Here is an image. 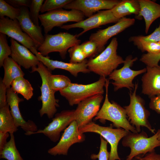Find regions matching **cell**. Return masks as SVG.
Returning a JSON list of instances; mask_svg holds the SVG:
<instances>
[{"label": "cell", "mask_w": 160, "mask_h": 160, "mask_svg": "<svg viewBox=\"0 0 160 160\" xmlns=\"http://www.w3.org/2000/svg\"><path fill=\"white\" fill-rule=\"evenodd\" d=\"M120 19L114 16L111 10H101L86 19L72 24L63 25L60 28L66 30L75 28L82 29L83 31L77 34L78 38L89 30L108 24L116 23Z\"/></svg>", "instance_id": "cell-13"}, {"label": "cell", "mask_w": 160, "mask_h": 160, "mask_svg": "<svg viewBox=\"0 0 160 160\" xmlns=\"http://www.w3.org/2000/svg\"><path fill=\"white\" fill-rule=\"evenodd\" d=\"M20 9V12L17 19L23 31L34 41L38 48L44 40L41 28L40 26L36 25L31 20L28 7H23Z\"/></svg>", "instance_id": "cell-22"}, {"label": "cell", "mask_w": 160, "mask_h": 160, "mask_svg": "<svg viewBox=\"0 0 160 160\" xmlns=\"http://www.w3.org/2000/svg\"><path fill=\"white\" fill-rule=\"evenodd\" d=\"M11 49L7 42L6 35L0 33V67L2 66L4 60L10 56Z\"/></svg>", "instance_id": "cell-34"}, {"label": "cell", "mask_w": 160, "mask_h": 160, "mask_svg": "<svg viewBox=\"0 0 160 160\" xmlns=\"http://www.w3.org/2000/svg\"><path fill=\"white\" fill-rule=\"evenodd\" d=\"M43 43L37 48L39 53L44 57H48L50 53L59 52L62 59H65L68 49L74 46L80 44L81 41L77 34L60 32L55 34H45Z\"/></svg>", "instance_id": "cell-7"}, {"label": "cell", "mask_w": 160, "mask_h": 160, "mask_svg": "<svg viewBox=\"0 0 160 160\" xmlns=\"http://www.w3.org/2000/svg\"><path fill=\"white\" fill-rule=\"evenodd\" d=\"M140 61L145 64L146 66L153 67L159 65L160 61V52L157 54L147 53L143 55Z\"/></svg>", "instance_id": "cell-38"}, {"label": "cell", "mask_w": 160, "mask_h": 160, "mask_svg": "<svg viewBox=\"0 0 160 160\" xmlns=\"http://www.w3.org/2000/svg\"><path fill=\"white\" fill-rule=\"evenodd\" d=\"M80 45L87 58L93 57L98 53L97 45L92 41L89 40Z\"/></svg>", "instance_id": "cell-37"}, {"label": "cell", "mask_w": 160, "mask_h": 160, "mask_svg": "<svg viewBox=\"0 0 160 160\" xmlns=\"http://www.w3.org/2000/svg\"><path fill=\"white\" fill-rule=\"evenodd\" d=\"M149 107L151 109L160 114V95L151 98Z\"/></svg>", "instance_id": "cell-43"}, {"label": "cell", "mask_w": 160, "mask_h": 160, "mask_svg": "<svg viewBox=\"0 0 160 160\" xmlns=\"http://www.w3.org/2000/svg\"><path fill=\"white\" fill-rule=\"evenodd\" d=\"M109 83V79H106L105 85L106 93L104 102L101 108L95 117L94 120H99L103 122L108 120L112 122L117 128H122L132 132H138L127 119L124 108L114 101L111 102L109 101L108 97Z\"/></svg>", "instance_id": "cell-2"}, {"label": "cell", "mask_w": 160, "mask_h": 160, "mask_svg": "<svg viewBox=\"0 0 160 160\" xmlns=\"http://www.w3.org/2000/svg\"><path fill=\"white\" fill-rule=\"evenodd\" d=\"M85 17L83 14L78 10H66L60 9L40 15L39 19L44 33L47 34L55 27H60L69 22L77 23L84 20Z\"/></svg>", "instance_id": "cell-9"}, {"label": "cell", "mask_w": 160, "mask_h": 160, "mask_svg": "<svg viewBox=\"0 0 160 160\" xmlns=\"http://www.w3.org/2000/svg\"><path fill=\"white\" fill-rule=\"evenodd\" d=\"M20 98L10 87L7 89V102L10 108V111L16 126L20 127L25 133L35 132L38 129L36 124L32 121L25 120L23 117L19 108V104L24 101Z\"/></svg>", "instance_id": "cell-19"}, {"label": "cell", "mask_w": 160, "mask_h": 160, "mask_svg": "<svg viewBox=\"0 0 160 160\" xmlns=\"http://www.w3.org/2000/svg\"><path fill=\"white\" fill-rule=\"evenodd\" d=\"M121 0H72L63 8L76 9L81 12L85 17H89L102 10H111Z\"/></svg>", "instance_id": "cell-16"}, {"label": "cell", "mask_w": 160, "mask_h": 160, "mask_svg": "<svg viewBox=\"0 0 160 160\" xmlns=\"http://www.w3.org/2000/svg\"><path fill=\"white\" fill-rule=\"evenodd\" d=\"M142 76V92L150 98L160 95V66H146Z\"/></svg>", "instance_id": "cell-21"}, {"label": "cell", "mask_w": 160, "mask_h": 160, "mask_svg": "<svg viewBox=\"0 0 160 160\" xmlns=\"http://www.w3.org/2000/svg\"><path fill=\"white\" fill-rule=\"evenodd\" d=\"M31 69V72H37L39 74L42 81L40 87L41 95L38 97L39 101H41L42 105L39 111L41 117L46 114L49 119L53 118L57 111V108L59 107V100L55 96V93L50 85L48 76L51 71L40 61L38 66Z\"/></svg>", "instance_id": "cell-3"}, {"label": "cell", "mask_w": 160, "mask_h": 160, "mask_svg": "<svg viewBox=\"0 0 160 160\" xmlns=\"http://www.w3.org/2000/svg\"><path fill=\"white\" fill-rule=\"evenodd\" d=\"M129 41L142 52H147L150 54H157L160 52V44L159 43L151 42L140 40L136 36L130 37Z\"/></svg>", "instance_id": "cell-29"}, {"label": "cell", "mask_w": 160, "mask_h": 160, "mask_svg": "<svg viewBox=\"0 0 160 160\" xmlns=\"http://www.w3.org/2000/svg\"><path fill=\"white\" fill-rule=\"evenodd\" d=\"M2 67L4 71L2 81L7 89L11 87L12 81L15 79L25 75L20 66L11 57H9L4 60Z\"/></svg>", "instance_id": "cell-25"}, {"label": "cell", "mask_w": 160, "mask_h": 160, "mask_svg": "<svg viewBox=\"0 0 160 160\" xmlns=\"http://www.w3.org/2000/svg\"><path fill=\"white\" fill-rule=\"evenodd\" d=\"M106 79L100 76L99 79L93 83L83 84L71 82L65 89L59 91L60 95L73 106L81 102L96 95H103Z\"/></svg>", "instance_id": "cell-4"}, {"label": "cell", "mask_w": 160, "mask_h": 160, "mask_svg": "<svg viewBox=\"0 0 160 160\" xmlns=\"http://www.w3.org/2000/svg\"><path fill=\"white\" fill-rule=\"evenodd\" d=\"M7 88L3 83L2 79L0 80V108L3 107L7 104Z\"/></svg>", "instance_id": "cell-41"}, {"label": "cell", "mask_w": 160, "mask_h": 160, "mask_svg": "<svg viewBox=\"0 0 160 160\" xmlns=\"http://www.w3.org/2000/svg\"><path fill=\"white\" fill-rule=\"evenodd\" d=\"M70 57L69 63H77L82 62L87 58L80 44L70 48L68 50Z\"/></svg>", "instance_id": "cell-33"}, {"label": "cell", "mask_w": 160, "mask_h": 160, "mask_svg": "<svg viewBox=\"0 0 160 160\" xmlns=\"http://www.w3.org/2000/svg\"><path fill=\"white\" fill-rule=\"evenodd\" d=\"M138 39L151 42L159 43L160 42V23L159 26L156 28L151 34L147 36H136Z\"/></svg>", "instance_id": "cell-39"}, {"label": "cell", "mask_w": 160, "mask_h": 160, "mask_svg": "<svg viewBox=\"0 0 160 160\" xmlns=\"http://www.w3.org/2000/svg\"><path fill=\"white\" fill-rule=\"evenodd\" d=\"M132 160H160V154L155 151L148 152L145 155H140L134 157Z\"/></svg>", "instance_id": "cell-40"}, {"label": "cell", "mask_w": 160, "mask_h": 160, "mask_svg": "<svg viewBox=\"0 0 160 160\" xmlns=\"http://www.w3.org/2000/svg\"><path fill=\"white\" fill-rule=\"evenodd\" d=\"M79 130L82 133L92 132L100 135L111 145L109 160H121L118 153L119 143L129 131L122 128L114 129L111 127L100 126L92 121L79 127Z\"/></svg>", "instance_id": "cell-8"}, {"label": "cell", "mask_w": 160, "mask_h": 160, "mask_svg": "<svg viewBox=\"0 0 160 160\" xmlns=\"http://www.w3.org/2000/svg\"><path fill=\"white\" fill-rule=\"evenodd\" d=\"M103 95L91 97L79 103L75 110V120L79 128L92 122L100 110Z\"/></svg>", "instance_id": "cell-15"}, {"label": "cell", "mask_w": 160, "mask_h": 160, "mask_svg": "<svg viewBox=\"0 0 160 160\" xmlns=\"http://www.w3.org/2000/svg\"><path fill=\"white\" fill-rule=\"evenodd\" d=\"M0 33L7 35L31 50L38 48L34 41L22 30L17 19L12 20L7 17L0 19Z\"/></svg>", "instance_id": "cell-17"}, {"label": "cell", "mask_w": 160, "mask_h": 160, "mask_svg": "<svg viewBox=\"0 0 160 160\" xmlns=\"http://www.w3.org/2000/svg\"><path fill=\"white\" fill-rule=\"evenodd\" d=\"M55 116L52 121L43 129L35 132L25 133V135H30L42 133L52 142H57L60 139L61 132L75 120V110L62 111Z\"/></svg>", "instance_id": "cell-11"}, {"label": "cell", "mask_w": 160, "mask_h": 160, "mask_svg": "<svg viewBox=\"0 0 160 160\" xmlns=\"http://www.w3.org/2000/svg\"><path fill=\"white\" fill-rule=\"evenodd\" d=\"M159 44H160V42H159Z\"/></svg>", "instance_id": "cell-46"}, {"label": "cell", "mask_w": 160, "mask_h": 160, "mask_svg": "<svg viewBox=\"0 0 160 160\" xmlns=\"http://www.w3.org/2000/svg\"><path fill=\"white\" fill-rule=\"evenodd\" d=\"M10 135L8 132H0V151L3 149L7 143V139Z\"/></svg>", "instance_id": "cell-44"}, {"label": "cell", "mask_w": 160, "mask_h": 160, "mask_svg": "<svg viewBox=\"0 0 160 160\" xmlns=\"http://www.w3.org/2000/svg\"><path fill=\"white\" fill-rule=\"evenodd\" d=\"M85 138L84 135L79 132V127L74 120L64 130L57 144L48 149L47 152L54 156L67 155L68 150L72 145L76 143L83 142Z\"/></svg>", "instance_id": "cell-12"}, {"label": "cell", "mask_w": 160, "mask_h": 160, "mask_svg": "<svg viewBox=\"0 0 160 160\" xmlns=\"http://www.w3.org/2000/svg\"><path fill=\"white\" fill-rule=\"evenodd\" d=\"M7 104L0 108V132L14 134L18 130Z\"/></svg>", "instance_id": "cell-26"}, {"label": "cell", "mask_w": 160, "mask_h": 160, "mask_svg": "<svg viewBox=\"0 0 160 160\" xmlns=\"http://www.w3.org/2000/svg\"><path fill=\"white\" fill-rule=\"evenodd\" d=\"M30 50L36 56L39 61L42 62L51 72L55 69H60L69 72L75 77L77 76L79 73H88L90 72L87 67L88 60L86 59L79 63H67L52 60L50 59L49 57L44 56L35 48L33 47Z\"/></svg>", "instance_id": "cell-18"}, {"label": "cell", "mask_w": 160, "mask_h": 160, "mask_svg": "<svg viewBox=\"0 0 160 160\" xmlns=\"http://www.w3.org/2000/svg\"><path fill=\"white\" fill-rule=\"evenodd\" d=\"M135 22L134 18L123 17L114 25L104 29H99L91 34L89 40L96 44L98 52L100 53L105 49V45L111 38L133 25Z\"/></svg>", "instance_id": "cell-14"}, {"label": "cell", "mask_w": 160, "mask_h": 160, "mask_svg": "<svg viewBox=\"0 0 160 160\" xmlns=\"http://www.w3.org/2000/svg\"><path fill=\"white\" fill-rule=\"evenodd\" d=\"M100 138V144L99 152L97 154H92L90 156V158L92 160L98 159V160H109L110 152H108L107 150L108 142L101 136Z\"/></svg>", "instance_id": "cell-36"}, {"label": "cell", "mask_w": 160, "mask_h": 160, "mask_svg": "<svg viewBox=\"0 0 160 160\" xmlns=\"http://www.w3.org/2000/svg\"><path fill=\"white\" fill-rule=\"evenodd\" d=\"M20 12V8L11 6L5 1L0 0V18L6 16L11 19H17Z\"/></svg>", "instance_id": "cell-31"}, {"label": "cell", "mask_w": 160, "mask_h": 160, "mask_svg": "<svg viewBox=\"0 0 160 160\" xmlns=\"http://www.w3.org/2000/svg\"><path fill=\"white\" fill-rule=\"evenodd\" d=\"M11 87L15 93L21 95L27 100L33 95V88L29 81L23 76L18 77L12 81Z\"/></svg>", "instance_id": "cell-27"}, {"label": "cell", "mask_w": 160, "mask_h": 160, "mask_svg": "<svg viewBox=\"0 0 160 160\" xmlns=\"http://www.w3.org/2000/svg\"><path fill=\"white\" fill-rule=\"evenodd\" d=\"M50 72L48 79L50 85L55 93L67 87L71 82L67 76L62 75H53Z\"/></svg>", "instance_id": "cell-30"}, {"label": "cell", "mask_w": 160, "mask_h": 160, "mask_svg": "<svg viewBox=\"0 0 160 160\" xmlns=\"http://www.w3.org/2000/svg\"><path fill=\"white\" fill-rule=\"evenodd\" d=\"M157 131L158 132V139L160 141V129H158Z\"/></svg>", "instance_id": "cell-45"}, {"label": "cell", "mask_w": 160, "mask_h": 160, "mask_svg": "<svg viewBox=\"0 0 160 160\" xmlns=\"http://www.w3.org/2000/svg\"><path fill=\"white\" fill-rule=\"evenodd\" d=\"M158 132L148 137L144 131L134 133L129 131L122 138V145L130 149V152L125 160H132L135 157L155 151V148L160 147V141L158 139Z\"/></svg>", "instance_id": "cell-5"}, {"label": "cell", "mask_w": 160, "mask_h": 160, "mask_svg": "<svg viewBox=\"0 0 160 160\" xmlns=\"http://www.w3.org/2000/svg\"><path fill=\"white\" fill-rule=\"evenodd\" d=\"M140 10L136 18L143 17L145 23V32L147 33L150 27L156 19L160 17V5L150 0H139Z\"/></svg>", "instance_id": "cell-23"}, {"label": "cell", "mask_w": 160, "mask_h": 160, "mask_svg": "<svg viewBox=\"0 0 160 160\" xmlns=\"http://www.w3.org/2000/svg\"><path fill=\"white\" fill-rule=\"evenodd\" d=\"M137 60V57H133L131 55L127 56L123 66L120 69L115 70L109 75V79L113 81L111 84L115 91L123 88H128L129 91L134 89L133 79L138 75L145 73L147 70L146 68L138 70L131 69L134 62Z\"/></svg>", "instance_id": "cell-10"}, {"label": "cell", "mask_w": 160, "mask_h": 160, "mask_svg": "<svg viewBox=\"0 0 160 160\" xmlns=\"http://www.w3.org/2000/svg\"><path fill=\"white\" fill-rule=\"evenodd\" d=\"M111 10L114 16L120 19L132 14L138 15L140 10L139 0H122Z\"/></svg>", "instance_id": "cell-24"}, {"label": "cell", "mask_w": 160, "mask_h": 160, "mask_svg": "<svg viewBox=\"0 0 160 160\" xmlns=\"http://www.w3.org/2000/svg\"><path fill=\"white\" fill-rule=\"evenodd\" d=\"M118 44L116 38H113L106 48L99 55L89 59L87 64L90 72L106 77L119 65L124 63V60L117 54Z\"/></svg>", "instance_id": "cell-1"}, {"label": "cell", "mask_w": 160, "mask_h": 160, "mask_svg": "<svg viewBox=\"0 0 160 160\" xmlns=\"http://www.w3.org/2000/svg\"><path fill=\"white\" fill-rule=\"evenodd\" d=\"M10 135V140L0 151V158L7 160H23L17 148L14 134Z\"/></svg>", "instance_id": "cell-28"}, {"label": "cell", "mask_w": 160, "mask_h": 160, "mask_svg": "<svg viewBox=\"0 0 160 160\" xmlns=\"http://www.w3.org/2000/svg\"><path fill=\"white\" fill-rule=\"evenodd\" d=\"M44 1V0H32L29 7V15L33 22L36 25L39 26V12Z\"/></svg>", "instance_id": "cell-35"}, {"label": "cell", "mask_w": 160, "mask_h": 160, "mask_svg": "<svg viewBox=\"0 0 160 160\" xmlns=\"http://www.w3.org/2000/svg\"><path fill=\"white\" fill-rule=\"evenodd\" d=\"M31 0H7L5 1L13 7L20 8L23 7H29Z\"/></svg>", "instance_id": "cell-42"}, {"label": "cell", "mask_w": 160, "mask_h": 160, "mask_svg": "<svg viewBox=\"0 0 160 160\" xmlns=\"http://www.w3.org/2000/svg\"><path fill=\"white\" fill-rule=\"evenodd\" d=\"M138 86V83H135L133 92L130 91L129 104L124 108L128 120L133 126H135L138 132L141 131V127H145L155 134V130L152 128L148 120L150 112L145 107L144 100L136 94Z\"/></svg>", "instance_id": "cell-6"}, {"label": "cell", "mask_w": 160, "mask_h": 160, "mask_svg": "<svg viewBox=\"0 0 160 160\" xmlns=\"http://www.w3.org/2000/svg\"><path fill=\"white\" fill-rule=\"evenodd\" d=\"M11 57L19 65L26 69L36 67L39 63L36 56L26 47L11 38Z\"/></svg>", "instance_id": "cell-20"}, {"label": "cell", "mask_w": 160, "mask_h": 160, "mask_svg": "<svg viewBox=\"0 0 160 160\" xmlns=\"http://www.w3.org/2000/svg\"><path fill=\"white\" fill-rule=\"evenodd\" d=\"M72 0H46L44 1L41 8L40 12H45L62 9Z\"/></svg>", "instance_id": "cell-32"}]
</instances>
